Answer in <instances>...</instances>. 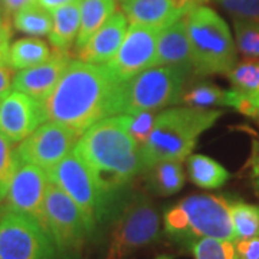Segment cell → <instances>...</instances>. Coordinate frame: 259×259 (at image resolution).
Returning <instances> with one entry per match:
<instances>
[{
  "label": "cell",
  "instance_id": "obj_1",
  "mask_svg": "<svg viewBox=\"0 0 259 259\" xmlns=\"http://www.w3.org/2000/svg\"><path fill=\"white\" fill-rule=\"evenodd\" d=\"M42 104L47 121L58 122L82 136L94 124L120 115L122 82L115 79L105 65L72 59Z\"/></svg>",
  "mask_w": 259,
  "mask_h": 259
},
{
  "label": "cell",
  "instance_id": "obj_2",
  "mask_svg": "<svg viewBox=\"0 0 259 259\" xmlns=\"http://www.w3.org/2000/svg\"><path fill=\"white\" fill-rule=\"evenodd\" d=\"M72 151L88 167L107 199L146 170L141 146L124 128L120 115L94 124Z\"/></svg>",
  "mask_w": 259,
  "mask_h": 259
},
{
  "label": "cell",
  "instance_id": "obj_3",
  "mask_svg": "<svg viewBox=\"0 0 259 259\" xmlns=\"http://www.w3.org/2000/svg\"><path fill=\"white\" fill-rule=\"evenodd\" d=\"M222 112L197 107H171L160 111L147 141L143 144L146 168L164 160L183 161L197 144L199 137L214 125Z\"/></svg>",
  "mask_w": 259,
  "mask_h": 259
},
{
  "label": "cell",
  "instance_id": "obj_4",
  "mask_svg": "<svg viewBox=\"0 0 259 259\" xmlns=\"http://www.w3.org/2000/svg\"><path fill=\"white\" fill-rule=\"evenodd\" d=\"M164 231L170 238L189 245L202 238L236 241L231 204L213 194H192L168 207Z\"/></svg>",
  "mask_w": 259,
  "mask_h": 259
},
{
  "label": "cell",
  "instance_id": "obj_5",
  "mask_svg": "<svg viewBox=\"0 0 259 259\" xmlns=\"http://www.w3.org/2000/svg\"><path fill=\"white\" fill-rule=\"evenodd\" d=\"M186 22L194 72L229 74L236 65V47L225 19L212 8L196 5L186 15Z\"/></svg>",
  "mask_w": 259,
  "mask_h": 259
},
{
  "label": "cell",
  "instance_id": "obj_6",
  "mask_svg": "<svg viewBox=\"0 0 259 259\" xmlns=\"http://www.w3.org/2000/svg\"><path fill=\"white\" fill-rule=\"evenodd\" d=\"M160 233L161 219L156 204L146 196L137 194L117 210L105 259H125L136 250L157 242Z\"/></svg>",
  "mask_w": 259,
  "mask_h": 259
},
{
  "label": "cell",
  "instance_id": "obj_7",
  "mask_svg": "<svg viewBox=\"0 0 259 259\" xmlns=\"http://www.w3.org/2000/svg\"><path fill=\"white\" fill-rule=\"evenodd\" d=\"M187 72L171 66H153L122 82L121 114L158 111L177 101L183 94Z\"/></svg>",
  "mask_w": 259,
  "mask_h": 259
},
{
  "label": "cell",
  "instance_id": "obj_8",
  "mask_svg": "<svg viewBox=\"0 0 259 259\" xmlns=\"http://www.w3.org/2000/svg\"><path fill=\"white\" fill-rule=\"evenodd\" d=\"M0 259H66L51 233L25 213L0 207Z\"/></svg>",
  "mask_w": 259,
  "mask_h": 259
},
{
  "label": "cell",
  "instance_id": "obj_9",
  "mask_svg": "<svg viewBox=\"0 0 259 259\" xmlns=\"http://www.w3.org/2000/svg\"><path fill=\"white\" fill-rule=\"evenodd\" d=\"M45 218L48 231L65 258L78 256L93 231L78 204L52 182L47 189Z\"/></svg>",
  "mask_w": 259,
  "mask_h": 259
},
{
  "label": "cell",
  "instance_id": "obj_10",
  "mask_svg": "<svg viewBox=\"0 0 259 259\" xmlns=\"http://www.w3.org/2000/svg\"><path fill=\"white\" fill-rule=\"evenodd\" d=\"M47 175L49 182L59 186L78 204L91 231H95L108 214V202L82 160L72 151Z\"/></svg>",
  "mask_w": 259,
  "mask_h": 259
},
{
  "label": "cell",
  "instance_id": "obj_11",
  "mask_svg": "<svg viewBox=\"0 0 259 259\" xmlns=\"http://www.w3.org/2000/svg\"><path fill=\"white\" fill-rule=\"evenodd\" d=\"M79 137L81 134L75 130L48 121L19 144L16 154L20 163H29L48 171L72 153Z\"/></svg>",
  "mask_w": 259,
  "mask_h": 259
},
{
  "label": "cell",
  "instance_id": "obj_12",
  "mask_svg": "<svg viewBox=\"0 0 259 259\" xmlns=\"http://www.w3.org/2000/svg\"><path fill=\"white\" fill-rule=\"evenodd\" d=\"M163 29L131 23L118 52L105 66L118 82H125L154 66Z\"/></svg>",
  "mask_w": 259,
  "mask_h": 259
},
{
  "label": "cell",
  "instance_id": "obj_13",
  "mask_svg": "<svg viewBox=\"0 0 259 259\" xmlns=\"http://www.w3.org/2000/svg\"><path fill=\"white\" fill-rule=\"evenodd\" d=\"M48 185L49 179L45 170L29 163H19L3 200L5 206L36 219L48 231L45 218Z\"/></svg>",
  "mask_w": 259,
  "mask_h": 259
},
{
  "label": "cell",
  "instance_id": "obj_14",
  "mask_svg": "<svg viewBox=\"0 0 259 259\" xmlns=\"http://www.w3.org/2000/svg\"><path fill=\"white\" fill-rule=\"evenodd\" d=\"M47 121L44 104L20 91H10L0 104V133L22 143Z\"/></svg>",
  "mask_w": 259,
  "mask_h": 259
},
{
  "label": "cell",
  "instance_id": "obj_15",
  "mask_svg": "<svg viewBox=\"0 0 259 259\" xmlns=\"http://www.w3.org/2000/svg\"><path fill=\"white\" fill-rule=\"evenodd\" d=\"M72 61L69 52L55 51L44 64L18 71L13 76L12 88L44 102L61 81L66 68Z\"/></svg>",
  "mask_w": 259,
  "mask_h": 259
},
{
  "label": "cell",
  "instance_id": "obj_16",
  "mask_svg": "<svg viewBox=\"0 0 259 259\" xmlns=\"http://www.w3.org/2000/svg\"><path fill=\"white\" fill-rule=\"evenodd\" d=\"M130 23L164 29L186 16L196 5L193 0H120Z\"/></svg>",
  "mask_w": 259,
  "mask_h": 259
},
{
  "label": "cell",
  "instance_id": "obj_17",
  "mask_svg": "<svg viewBox=\"0 0 259 259\" xmlns=\"http://www.w3.org/2000/svg\"><path fill=\"white\" fill-rule=\"evenodd\" d=\"M128 30V19L122 10H115L101 28L95 32L90 42L76 52L78 59L83 62L105 65L118 52Z\"/></svg>",
  "mask_w": 259,
  "mask_h": 259
},
{
  "label": "cell",
  "instance_id": "obj_18",
  "mask_svg": "<svg viewBox=\"0 0 259 259\" xmlns=\"http://www.w3.org/2000/svg\"><path fill=\"white\" fill-rule=\"evenodd\" d=\"M154 66H171L187 74L193 72V56L186 16L161 30L158 36Z\"/></svg>",
  "mask_w": 259,
  "mask_h": 259
},
{
  "label": "cell",
  "instance_id": "obj_19",
  "mask_svg": "<svg viewBox=\"0 0 259 259\" xmlns=\"http://www.w3.org/2000/svg\"><path fill=\"white\" fill-rule=\"evenodd\" d=\"M81 2L82 0L74 2L51 12L54 25L48 36L55 51L69 52L72 45H75L81 25Z\"/></svg>",
  "mask_w": 259,
  "mask_h": 259
},
{
  "label": "cell",
  "instance_id": "obj_20",
  "mask_svg": "<svg viewBox=\"0 0 259 259\" xmlns=\"http://www.w3.org/2000/svg\"><path fill=\"white\" fill-rule=\"evenodd\" d=\"M117 10V0H82L81 2V25L75 40V51L79 52L95 32L111 18Z\"/></svg>",
  "mask_w": 259,
  "mask_h": 259
},
{
  "label": "cell",
  "instance_id": "obj_21",
  "mask_svg": "<svg viewBox=\"0 0 259 259\" xmlns=\"http://www.w3.org/2000/svg\"><path fill=\"white\" fill-rule=\"evenodd\" d=\"M182 163L183 161L177 160H164L146 168L144 171H148V190L157 196H171L179 193L186 182Z\"/></svg>",
  "mask_w": 259,
  "mask_h": 259
},
{
  "label": "cell",
  "instance_id": "obj_22",
  "mask_svg": "<svg viewBox=\"0 0 259 259\" xmlns=\"http://www.w3.org/2000/svg\"><path fill=\"white\" fill-rule=\"evenodd\" d=\"M52 54L54 51L45 40L35 36L20 37L10 44L8 65L13 71H22L47 62Z\"/></svg>",
  "mask_w": 259,
  "mask_h": 259
},
{
  "label": "cell",
  "instance_id": "obj_23",
  "mask_svg": "<svg viewBox=\"0 0 259 259\" xmlns=\"http://www.w3.org/2000/svg\"><path fill=\"white\" fill-rule=\"evenodd\" d=\"M187 170L192 183L200 189H219L229 180V171L225 167L204 154H190Z\"/></svg>",
  "mask_w": 259,
  "mask_h": 259
},
{
  "label": "cell",
  "instance_id": "obj_24",
  "mask_svg": "<svg viewBox=\"0 0 259 259\" xmlns=\"http://www.w3.org/2000/svg\"><path fill=\"white\" fill-rule=\"evenodd\" d=\"M52 25V13L37 3L26 6L13 15L15 29L29 36L37 37L49 35Z\"/></svg>",
  "mask_w": 259,
  "mask_h": 259
},
{
  "label": "cell",
  "instance_id": "obj_25",
  "mask_svg": "<svg viewBox=\"0 0 259 259\" xmlns=\"http://www.w3.org/2000/svg\"><path fill=\"white\" fill-rule=\"evenodd\" d=\"M180 101L185 105L197 107V108L229 107L231 91H225L212 83H200L189 90L187 93L182 94Z\"/></svg>",
  "mask_w": 259,
  "mask_h": 259
},
{
  "label": "cell",
  "instance_id": "obj_26",
  "mask_svg": "<svg viewBox=\"0 0 259 259\" xmlns=\"http://www.w3.org/2000/svg\"><path fill=\"white\" fill-rule=\"evenodd\" d=\"M231 214L236 241L259 236V206L236 202L231 204Z\"/></svg>",
  "mask_w": 259,
  "mask_h": 259
},
{
  "label": "cell",
  "instance_id": "obj_27",
  "mask_svg": "<svg viewBox=\"0 0 259 259\" xmlns=\"http://www.w3.org/2000/svg\"><path fill=\"white\" fill-rule=\"evenodd\" d=\"M236 45L245 59H259V20L235 19Z\"/></svg>",
  "mask_w": 259,
  "mask_h": 259
},
{
  "label": "cell",
  "instance_id": "obj_28",
  "mask_svg": "<svg viewBox=\"0 0 259 259\" xmlns=\"http://www.w3.org/2000/svg\"><path fill=\"white\" fill-rule=\"evenodd\" d=\"M189 246L192 249L194 259H236L233 241L202 238L192 242Z\"/></svg>",
  "mask_w": 259,
  "mask_h": 259
},
{
  "label": "cell",
  "instance_id": "obj_29",
  "mask_svg": "<svg viewBox=\"0 0 259 259\" xmlns=\"http://www.w3.org/2000/svg\"><path fill=\"white\" fill-rule=\"evenodd\" d=\"M233 90L241 93H259V59H246L228 74Z\"/></svg>",
  "mask_w": 259,
  "mask_h": 259
},
{
  "label": "cell",
  "instance_id": "obj_30",
  "mask_svg": "<svg viewBox=\"0 0 259 259\" xmlns=\"http://www.w3.org/2000/svg\"><path fill=\"white\" fill-rule=\"evenodd\" d=\"M157 112L156 111H139L134 114H120V120L127 130L130 136L143 147L147 141L151 130L154 127Z\"/></svg>",
  "mask_w": 259,
  "mask_h": 259
},
{
  "label": "cell",
  "instance_id": "obj_31",
  "mask_svg": "<svg viewBox=\"0 0 259 259\" xmlns=\"http://www.w3.org/2000/svg\"><path fill=\"white\" fill-rule=\"evenodd\" d=\"M19 157L13 141L0 133V197L5 200L12 177L19 166Z\"/></svg>",
  "mask_w": 259,
  "mask_h": 259
},
{
  "label": "cell",
  "instance_id": "obj_32",
  "mask_svg": "<svg viewBox=\"0 0 259 259\" xmlns=\"http://www.w3.org/2000/svg\"><path fill=\"white\" fill-rule=\"evenodd\" d=\"M221 5L238 19L259 20V0H221Z\"/></svg>",
  "mask_w": 259,
  "mask_h": 259
},
{
  "label": "cell",
  "instance_id": "obj_33",
  "mask_svg": "<svg viewBox=\"0 0 259 259\" xmlns=\"http://www.w3.org/2000/svg\"><path fill=\"white\" fill-rule=\"evenodd\" d=\"M236 259H259V236L235 241Z\"/></svg>",
  "mask_w": 259,
  "mask_h": 259
},
{
  "label": "cell",
  "instance_id": "obj_34",
  "mask_svg": "<svg viewBox=\"0 0 259 259\" xmlns=\"http://www.w3.org/2000/svg\"><path fill=\"white\" fill-rule=\"evenodd\" d=\"M15 72L8 64H0V98H5L12 91Z\"/></svg>",
  "mask_w": 259,
  "mask_h": 259
},
{
  "label": "cell",
  "instance_id": "obj_35",
  "mask_svg": "<svg viewBox=\"0 0 259 259\" xmlns=\"http://www.w3.org/2000/svg\"><path fill=\"white\" fill-rule=\"evenodd\" d=\"M37 0H0V6L3 8L5 13L8 16H13L16 12L22 10L26 6H30L33 3H36Z\"/></svg>",
  "mask_w": 259,
  "mask_h": 259
},
{
  "label": "cell",
  "instance_id": "obj_36",
  "mask_svg": "<svg viewBox=\"0 0 259 259\" xmlns=\"http://www.w3.org/2000/svg\"><path fill=\"white\" fill-rule=\"evenodd\" d=\"M74 2H79V0H37L36 3L49 12H52L58 8H62L65 5H71Z\"/></svg>",
  "mask_w": 259,
  "mask_h": 259
},
{
  "label": "cell",
  "instance_id": "obj_37",
  "mask_svg": "<svg viewBox=\"0 0 259 259\" xmlns=\"http://www.w3.org/2000/svg\"><path fill=\"white\" fill-rule=\"evenodd\" d=\"M252 177L259 187V143H255L252 153Z\"/></svg>",
  "mask_w": 259,
  "mask_h": 259
},
{
  "label": "cell",
  "instance_id": "obj_38",
  "mask_svg": "<svg viewBox=\"0 0 259 259\" xmlns=\"http://www.w3.org/2000/svg\"><path fill=\"white\" fill-rule=\"evenodd\" d=\"M5 32H10L9 16L5 13L3 8L0 6V33H5Z\"/></svg>",
  "mask_w": 259,
  "mask_h": 259
},
{
  "label": "cell",
  "instance_id": "obj_39",
  "mask_svg": "<svg viewBox=\"0 0 259 259\" xmlns=\"http://www.w3.org/2000/svg\"><path fill=\"white\" fill-rule=\"evenodd\" d=\"M156 259H171V256H168V255H161V256H158Z\"/></svg>",
  "mask_w": 259,
  "mask_h": 259
},
{
  "label": "cell",
  "instance_id": "obj_40",
  "mask_svg": "<svg viewBox=\"0 0 259 259\" xmlns=\"http://www.w3.org/2000/svg\"><path fill=\"white\" fill-rule=\"evenodd\" d=\"M2 202H3V199H2V197H0V203H2Z\"/></svg>",
  "mask_w": 259,
  "mask_h": 259
},
{
  "label": "cell",
  "instance_id": "obj_41",
  "mask_svg": "<svg viewBox=\"0 0 259 259\" xmlns=\"http://www.w3.org/2000/svg\"><path fill=\"white\" fill-rule=\"evenodd\" d=\"M2 100H3V98H0V104H2Z\"/></svg>",
  "mask_w": 259,
  "mask_h": 259
}]
</instances>
